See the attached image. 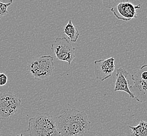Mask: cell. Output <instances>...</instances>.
Segmentation results:
<instances>
[{
	"label": "cell",
	"mask_w": 147,
	"mask_h": 136,
	"mask_svg": "<svg viewBox=\"0 0 147 136\" xmlns=\"http://www.w3.org/2000/svg\"><path fill=\"white\" fill-rule=\"evenodd\" d=\"M91 122L85 112L67 109L58 117L60 136H83L91 129Z\"/></svg>",
	"instance_id": "obj_1"
},
{
	"label": "cell",
	"mask_w": 147,
	"mask_h": 136,
	"mask_svg": "<svg viewBox=\"0 0 147 136\" xmlns=\"http://www.w3.org/2000/svg\"><path fill=\"white\" fill-rule=\"evenodd\" d=\"M51 49L58 60L71 63L76 58L75 48L65 37H58L51 44Z\"/></svg>",
	"instance_id": "obj_6"
},
{
	"label": "cell",
	"mask_w": 147,
	"mask_h": 136,
	"mask_svg": "<svg viewBox=\"0 0 147 136\" xmlns=\"http://www.w3.org/2000/svg\"><path fill=\"white\" fill-rule=\"evenodd\" d=\"M115 69V59L113 57L94 61L95 77L97 80H100L102 82L112 76Z\"/></svg>",
	"instance_id": "obj_8"
},
{
	"label": "cell",
	"mask_w": 147,
	"mask_h": 136,
	"mask_svg": "<svg viewBox=\"0 0 147 136\" xmlns=\"http://www.w3.org/2000/svg\"><path fill=\"white\" fill-rule=\"evenodd\" d=\"M129 0H102L104 6L106 9H112L119 3L128 2Z\"/></svg>",
	"instance_id": "obj_12"
},
{
	"label": "cell",
	"mask_w": 147,
	"mask_h": 136,
	"mask_svg": "<svg viewBox=\"0 0 147 136\" xmlns=\"http://www.w3.org/2000/svg\"><path fill=\"white\" fill-rule=\"evenodd\" d=\"M134 85L129 86L135 98L140 103L147 102V64L131 75Z\"/></svg>",
	"instance_id": "obj_5"
},
{
	"label": "cell",
	"mask_w": 147,
	"mask_h": 136,
	"mask_svg": "<svg viewBox=\"0 0 147 136\" xmlns=\"http://www.w3.org/2000/svg\"><path fill=\"white\" fill-rule=\"evenodd\" d=\"M141 7L140 4L134 5L128 2H125L119 3L111 9V11L118 20L130 21L137 18L136 10Z\"/></svg>",
	"instance_id": "obj_7"
},
{
	"label": "cell",
	"mask_w": 147,
	"mask_h": 136,
	"mask_svg": "<svg viewBox=\"0 0 147 136\" xmlns=\"http://www.w3.org/2000/svg\"><path fill=\"white\" fill-rule=\"evenodd\" d=\"M11 4H12V3H4L0 1V18L6 15L9 13L7 8Z\"/></svg>",
	"instance_id": "obj_13"
},
{
	"label": "cell",
	"mask_w": 147,
	"mask_h": 136,
	"mask_svg": "<svg viewBox=\"0 0 147 136\" xmlns=\"http://www.w3.org/2000/svg\"><path fill=\"white\" fill-rule=\"evenodd\" d=\"M63 33H65V35L67 36L71 42H77L80 36L79 31L74 26L71 20L65 26Z\"/></svg>",
	"instance_id": "obj_10"
},
{
	"label": "cell",
	"mask_w": 147,
	"mask_h": 136,
	"mask_svg": "<svg viewBox=\"0 0 147 136\" xmlns=\"http://www.w3.org/2000/svg\"><path fill=\"white\" fill-rule=\"evenodd\" d=\"M3 1V3H12L13 2V1L14 0H1L0 1Z\"/></svg>",
	"instance_id": "obj_15"
},
{
	"label": "cell",
	"mask_w": 147,
	"mask_h": 136,
	"mask_svg": "<svg viewBox=\"0 0 147 136\" xmlns=\"http://www.w3.org/2000/svg\"><path fill=\"white\" fill-rule=\"evenodd\" d=\"M21 104V99L12 92H0V120H7L15 116Z\"/></svg>",
	"instance_id": "obj_4"
},
{
	"label": "cell",
	"mask_w": 147,
	"mask_h": 136,
	"mask_svg": "<svg viewBox=\"0 0 147 136\" xmlns=\"http://www.w3.org/2000/svg\"><path fill=\"white\" fill-rule=\"evenodd\" d=\"M128 127L131 130V136H147V121L141 120L137 126Z\"/></svg>",
	"instance_id": "obj_11"
},
{
	"label": "cell",
	"mask_w": 147,
	"mask_h": 136,
	"mask_svg": "<svg viewBox=\"0 0 147 136\" xmlns=\"http://www.w3.org/2000/svg\"><path fill=\"white\" fill-rule=\"evenodd\" d=\"M54 58L50 55L42 56L33 60L27 66L30 73L37 80H45L53 74Z\"/></svg>",
	"instance_id": "obj_3"
},
{
	"label": "cell",
	"mask_w": 147,
	"mask_h": 136,
	"mask_svg": "<svg viewBox=\"0 0 147 136\" xmlns=\"http://www.w3.org/2000/svg\"><path fill=\"white\" fill-rule=\"evenodd\" d=\"M16 136H24L23 135V134H20V135H16Z\"/></svg>",
	"instance_id": "obj_16"
},
{
	"label": "cell",
	"mask_w": 147,
	"mask_h": 136,
	"mask_svg": "<svg viewBox=\"0 0 147 136\" xmlns=\"http://www.w3.org/2000/svg\"><path fill=\"white\" fill-rule=\"evenodd\" d=\"M27 132L30 136H60L58 127V117L45 112L30 118Z\"/></svg>",
	"instance_id": "obj_2"
},
{
	"label": "cell",
	"mask_w": 147,
	"mask_h": 136,
	"mask_svg": "<svg viewBox=\"0 0 147 136\" xmlns=\"http://www.w3.org/2000/svg\"><path fill=\"white\" fill-rule=\"evenodd\" d=\"M129 73L124 68H118L117 70L116 77L115 82L114 92L121 91L128 94L130 98H135V96L132 94L129 88V81L127 80Z\"/></svg>",
	"instance_id": "obj_9"
},
{
	"label": "cell",
	"mask_w": 147,
	"mask_h": 136,
	"mask_svg": "<svg viewBox=\"0 0 147 136\" xmlns=\"http://www.w3.org/2000/svg\"><path fill=\"white\" fill-rule=\"evenodd\" d=\"M8 81V77L6 74L0 73V86L6 85Z\"/></svg>",
	"instance_id": "obj_14"
}]
</instances>
